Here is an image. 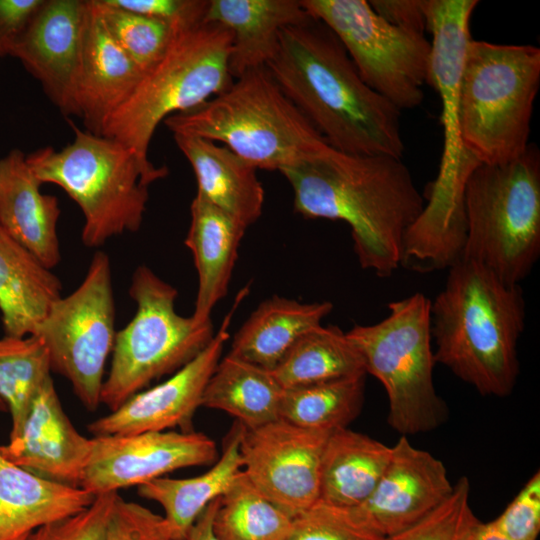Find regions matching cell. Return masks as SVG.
Returning a JSON list of instances; mask_svg holds the SVG:
<instances>
[{
    "mask_svg": "<svg viewBox=\"0 0 540 540\" xmlns=\"http://www.w3.org/2000/svg\"><path fill=\"white\" fill-rule=\"evenodd\" d=\"M280 173L297 214L348 224L362 269L382 278L399 269L406 233L425 205L402 158L327 146Z\"/></svg>",
    "mask_w": 540,
    "mask_h": 540,
    "instance_id": "1",
    "label": "cell"
},
{
    "mask_svg": "<svg viewBox=\"0 0 540 540\" xmlns=\"http://www.w3.org/2000/svg\"><path fill=\"white\" fill-rule=\"evenodd\" d=\"M266 68L330 147L402 158L401 111L363 81L342 43L322 21L311 16L283 28Z\"/></svg>",
    "mask_w": 540,
    "mask_h": 540,
    "instance_id": "2",
    "label": "cell"
},
{
    "mask_svg": "<svg viewBox=\"0 0 540 540\" xmlns=\"http://www.w3.org/2000/svg\"><path fill=\"white\" fill-rule=\"evenodd\" d=\"M525 318L520 285L460 259L430 305L435 362L481 395L506 397L519 375L517 344Z\"/></svg>",
    "mask_w": 540,
    "mask_h": 540,
    "instance_id": "3",
    "label": "cell"
},
{
    "mask_svg": "<svg viewBox=\"0 0 540 540\" xmlns=\"http://www.w3.org/2000/svg\"><path fill=\"white\" fill-rule=\"evenodd\" d=\"M74 139L60 151L38 149L26 156L41 184L62 188L84 217L81 240L97 248L140 229L151 183L168 174L165 166L144 164L121 142L72 125Z\"/></svg>",
    "mask_w": 540,
    "mask_h": 540,
    "instance_id": "4",
    "label": "cell"
},
{
    "mask_svg": "<svg viewBox=\"0 0 540 540\" xmlns=\"http://www.w3.org/2000/svg\"><path fill=\"white\" fill-rule=\"evenodd\" d=\"M163 122L173 134L224 143L256 169L280 172L329 146L266 67L245 72L224 92Z\"/></svg>",
    "mask_w": 540,
    "mask_h": 540,
    "instance_id": "5",
    "label": "cell"
},
{
    "mask_svg": "<svg viewBox=\"0 0 540 540\" xmlns=\"http://www.w3.org/2000/svg\"><path fill=\"white\" fill-rule=\"evenodd\" d=\"M540 86V49L471 39L459 102L462 148L479 164H502L528 149Z\"/></svg>",
    "mask_w": 540,
    "mask_h": 540,
    "instance_id": "6",
    "label": "cell"
},
{
    "mask_svg": "<svg viewBox=\"0 0 540 540\" xmlns=\"http://www.w3.org/2000/svg\"><path fill=\"white\" fill-rule=\"evenodd\" d=\"M231 44V32L218 23L201 20L178 25L163 56L108 118L100 135L121 142L144 164H153L148 150L158 125L200 106L233 83Z\"/></svg>",
    "mask_w": 540,
    "mask_h": 540,
    "instance_id": "7",
    "label": "cell"
},
{
    "mask_svg": "<svg viewBox=\"0 0 540 540\" xmlns=\"http://www.w3.org/2000/svg\"><path fill=\"white\" fill-rule=\"evenodd\" d=\"M461 259L509 284L528 277L540 256V152L530 144L515 160L478 164L464 186Z\"/></svg>",
    "mask_w": 540,
    "mask_h": 540,
    "instance_id": "8",
    "label": "cell"
},
{
    "mask_svg": "<svg viewBox=\"0 0 540 540\" xmlns=\"http://www.w3.org/2000/svg\"><path fill=\"white\" fill-rule=\"evenodd\" d=\"M431 300L417 292L388 304L378 323L346 332L362 356L366 374L383 385L388 424L401 436L433 431L446 422L448 407L434 386Z\"/></svg>",
    "mask_w": 540,
    "mask_h": 540,
    "instance_id": "9",
    "label": "cell"
},
{
    "mask_svg": "<svg viewBox=\"0 0 540 540\" xmlns=\"http://www.w3.org/2000/svg\"><path fill=\"white\" fill-rule=\"evenodd\" d=\"M129 295L136 312L116 332L110 370L100 395V404L110 411L154 380L185 366L215 334L211 321L198 323L192 316L177 313V289L148 266L140 265L133 272Z\"/></svg>",
    "mask_w": 540,
    "mask_h": 540,
    "instance_id": "10",
    "label": "cell"
},
{
    "mask_svg": "<svg viewBox=\"0 0 540 540\" xmlns=\"http://www.w3.org/2000/svg\"><path fill=\"white\" fill-rule=\"evenodd\" d=\"M337 36L363 81L399 111L418 107L429 80L431 43L381 18L365 0H301Z\"/></svg>",
    "mask_w": 540,
    "mask_h": 540,
    "instance_id": "11",
    "label": "cell"
},
{
    "mask_svg": "<svg viewBox=\"0 0 540 540\" xmlns=\"http://www.w3.org/2000/svg\"><path fill=\"white\" fill-rule=\"evenodd\" d=\"M111 264L104 251L91 258L81 284L56 300L34 335L47 347L51 370L64 376L89 410L100 405L108 356L115 340Z\"/></svg>",
    "mask_w": 540,
    "mask_h": 540,
    "instance_id": "12",
    "label": "cell"
},
{
    "mask_svg": "<svg viewBox=\"0 0 540 540\" xmlns=\"http://www.w3.org/2000/svg\"><path fill=\"white\" fill-rule=\"evenodd\" d=\"M330 433L280 418L244 427L242 471L264 497L295 518L319 501L321 458Z\"/></svg>",
    "mask_w": 540,
    "mask_h": 540,
    "instance_id": "13",
    "label": "cell"
},
{
    "mask_svg": "<svg viewBox=\"0 0 540 540\" xmlns=\"http://www.w3.org/2000/svg\"><path fill=\"white\" fill-rule=\"evenodd\" d=\"M477 0H426L427 30L432 35L429 80L441 101L444 131L443 154L429 193L454 200L462 196L467 177L476 161L462 148L459 136L460 89L470 19Z\"/></svg>",
    "mask_w": 540,
    "mask_h": 540,
    "instance_id": "14",
    "label": "cell"
},
{
    "mask_svg": "<svg viewBox=\"0 0 540 540\" xmlns=\"http://www.w3.org/2000/svg\"><path fill=\"white\" fill-rule=\"evenodd\" d=\"M218 459L215 442L195 431H150L92 438L80 487L95 496L140 486L177 469Z\"/></svg>",
    "mask_w": 540,
    "mask_h": 540,
    "instance_id": "15",
    "label": "cell"
},
{
    "mask_svg": "<svg viewBox=\"0 0 540 540\" xmlns=\"http://www.w3.org/2000/svg\"><path fill=\"white\" fill-rule=\"evenodd\" d=\"M245 287L238 294L228 314L209 344L190 362L164 382L142 390L88 425L94 436L130 435L150 431L181 428L193 431L192 419L201 407L204 389L221 359L229 339V327L243 297Z\"/></svg>",
    "mask_w": 540,
    "mask_h": 540,
    "instance_id": "16",
    "label": "cell"
},
{
    "mask_svg": "<svg viewBox=\"0 0 540 540\" xmlns=\"http://www.w3.org/2000/svg\"><path fill=\"white\" fill-rule=\"evenodd\" d=\"M453 486L440 459L401 436L371 495L350 509L368 527L389 538L440 506Z\"/></svg>",
    "mask_w": 540,
    "mask_h": 540,
    "instance_id": "17",
    "label": "cell"
},
{
    "mask_svg": "<svg viewBox=\"0 0 540 540\" xmlns=\"http://www.w3.org/2000/svg\"><path fill=\"white\" fill-rule=\"evenodd\" d=\"M85 11L86 0H45L9 53L68 115H76Z\"/></svg>",
    "mask_w": 540,
    "mask_h": 540,
    "instance_id": "18",
    "label": "cell"
},
{
    "mask_svg": "<svg viewBox=\"0 0 540 540\" xmlns=\"http://www.w3.org/2000/svg\"><path fill=\"white\" fill-rule=\"evenodd\" d=\"M92 438L80 434L65 413L52 377L34 398L19 432L0 446L12 463L43 478L80 487Z\"/></svg>",
    "mask_w": 540,
    "mask_h": 540,
    "instance_id": "19",
    "label": "cell"
},
{
    "mask_svg": "<svg viewBox=\"0 0 540 540\" xmlns=\"http://www.w3.org/2000/svg\"><path fill=\"white\" fill-rule=\"evenodd\" d=\"M144 73L106 28L95 0H86L82 51L76 84V116L99 134L130 97Z\"/></svg>",
    "mask_w": 540,
    "mask_h": 540,
    "instance_id": "20",
    "label": "cell"
},
{
    "mask_svg": "<svg viewBox=\"0 0 540 540\" xmlns=\"http://www.w3.org/2000/svg\"><path fill=\"white\" fill-rule=\"evenodd\" d=\"M41 183L19 149L0 158V226L48 269L61 261L58 199Z\"/></svg>",
    "mask_w": 540,
    "mask_h": 540,
    "instance_id": "21",
    "label": "cell"
},
{
    "mask_svg": "<svg viewBox=\"0 0 540 540\" xmlns=\"http://www.w3.org/2000/svg\"><path fill=\"white\" fill-rule=\"evenodd\" d=\"M310 18L301 0H210L203 20L231 32L229 71L237 79L268 65L277 52L283 28Z\"/></svg>",
    "mask_w": 540,
    "mask_h": 540,
    "instance_id": "22",
    "label": "cell"
},
{
    "mask_svg": "<svg viewBox=\"0 0 540 540\" xmlns=\"http://www.w3.org/2000/svg\"><path fill=\"white\" fill-rule=\"evenodd\" d=\"M173 136L193 168L197 194L245 227L255 223L262 215L265 198L257 169L211 140L183 134Z\"/></svg>",
    "mask_w": 540,
    "mask_h": 540,
    "instance_id": "23",
    "label": "cell"
},
{
    "mask_svg": "<svg viewBox=\"0 0 540 540\" xmlns=\"http://www.w3.org/2000/svg\"><path fill=\"white\" fill-rule=\"evenodd\" d=\"M185 245L191 250L198 275L194 312L198 323L211 321V312L227 294L238 248L247 227L201 195L193 198Z\"/></svg>",
    "mask_w": 540,
    "mask_h": 540,
    "instance_id": "24",
    "label": "cell"
},
{
    "mask_svg": "<svg viewBox=\"0 0 540 540\" xmlns=\"http://www.w3.org/2000/svg\"><path fill=\"white\" fill-rule=\"evenodd\" d=\"M96 496L43 478L0 454V540H14L77 514Z\"/></svg>",
    "mask_w": 540,
    "mask_h": 540,
    "instance_id": "25",
    "label": "cell"
},
{
    "mask_svg": "<svg viewBox=\"0 0 540 540\" xmlns=\"http://www.w3.org/2000/svg\"><path fill=\"white\" fill-rule=\"evenodd\" d=\"M60 279L0 226V313L4 335H34L62 295Z\"/></svg>",
    "mask_w": 540,
    "mask_h": 540,
    "instance_id": "26",
    "label": "cell"
},
{
    "mask_svg": "<svg viewBox=\"0 0 540 540\" xmlns=\"http://www.w3.org/2000/svg\"><path fill=\"white\" fill-rule=\"evenodd\" d=\"M328 301L303 303L273 296L251 313L233 337L230 355L272 371L298 339L332 311Z\"/></svg>",
    "mask_w": 540,
    "mask_h": 540,
    "instance_id": "27",
    "label": "cell"
},
{
    "mask_svg": "<svg viewBox=\"0 0 540 540\" xmlns=\"http://www.w3.org/2000/svg\"><path fill=\"white\" fill-rule=\"evenodd\" d=\"M392 447L360 432L341 428L325 443L320 468V501L342 508L362 504L385 471Z\"/></svg>",
    "mask_w": 540,
    "mask_h": 540,
    "instance_id": "28",
    "label": "cell"
},
{
    "mask_svg": "<svg viewBox=\"0 0 540 540\" xmlns=\"http://www.w3.org/2000/svg\"><path fill=\"white\" fill-rule=\"evenodd\" d=\"M244 426L236 422L226 437L222 455L205 473L190 478L160 477L138 486L140 497L158 503L165 512L173 540H185L203 510L222 496L242 470L240 441Z\"/></svg>",
    "mask_w": 540,
    "mask_h": 540,
    "instance_id": "29",
    "label": "cell"
},
{
    "mask_svg": "<svg viewBox=\"0 0 540 540\" xmlns=\"http://www.w3.org/2000/svg\"><path fill=\"white\" fill-rule=\"evenodd\" d=\"M283 392L272 371L228 353L208 380L201 406L224 411L252 429L279 419Z\"/></svg>",
    "mask_w": 540,
    "mask_h": 540,
    "instance_id": "30",
    "label": "cell"
},
{
    "mask_svg": "<svg viewBox=\"0 0 540 540\" xmlns=\"http://www.w3.org/2000/svg\"><path fill=\"white\" fill-rule=\"evenodd\" d=\"M283 389L366 375L361 354L337 326L304 333L272 370Z\"/></svg>",
    "mask_w": 540,
    "mask_h": 540,
    "instance_id": "31",
    "label": "cell"
},
{
    "mask_svg": "<svg viewBox=\"0 0 540 540\" xmlns=\"http://www.w3.org/2000/svg\"><path fill=\"white\" fill-rule=\"evenodd\" d=\"M364 382L365 375L284 389L279 418L306 429L347 428L361 411Z\"/></svg>",
    "mask_w": 540,
    "mask_h": 540,
    "instance_id": "32",
    "label": "cell"
},
{
    "mask_svg": "<svg viewBox=\"0 0 540 540\" xmlns=\"http://www.w3.org/2000/svg\"><path fill=\"white\" fill-rule=\"evenodd\" d=\"M293 518L264 497L241 470L220 497L213 530L220 540H285Z\"/></svg>",
    "mask_w": 540,
    "mask_h": 540,
    "instance_id": "33",
    "label": "cell"
},
{
    "mask_svg": "<svg viewBox=\"0 0 540 540\" xmlns=\"http://www.w3.org/2000/svg\"><path fill=\"white\" fill-rule=\"evenodd\" d=\"M51 371L47 347L39 336L0 338V398L11 416L9 438L21 429Z\"/></svg>",
    "mask_w": 540,
    "mask_h": 540,
    "instance_id": "34",
    "label": "cell"
},
{
    "mask_svg": "<svg viewBox=\"0 0 540 540\" xmlns=\"http://www.w3.org/2000/svg\"><path fill=\"white\" fill-rule=\"evenodd\" d=\"M95 2L113 39L144 74L163 56L180 25L123 10L105 0Z\"/></svg>",
    "mask_w": 540,
    "mask_h": 540,
    "instance_id": "35",
    "label": "cell"
},
{
    "mask_svg": "<svg viewBox=\"0 0 540 540\" xmlns=\"http://www.w3.org/2000/svg\"><path fill=\"white\" fill-rule=\"evenodd\" d=\"M479 521L471 508L470 483L464 476L440 506L387 540H469Z\"/></svg>",
    "mask_w": 540,
    "mask_h": 540,
    "instance_id": "36",
    "label": "cell"
},
{
    "mask_svg": "<svg viewBox=\"0 0 540 540\" xmlns=\"http://www.w3.org/2000/svg\"><path fill=\"white\" fill-rule=\"evenodd\" d=\"M285 540H387L363 523L350 508L316 502L293 518Z\"/></svg>",
    "mask_w": 540,
    "mask_h": 540,
    "instance_id": "37",
    "label": "cell"
},
{
    "mask_svg": "<svg viewBox=\"0 0 540 540\" xmlns=\"http://www.w3.org/2000/svg\"><path fill=\"white\" fill-rule=\"evenodd\" d=\"M118 496V492L97 495L81 512L39 527L25 540H102Z\"/></svg>",
    "mask_w": 540,
    "mask_h": 540,
    "instance_id": "38",
    "label": "cell"
},
{
    "mask_svg": "<svg viewBox=\"0 0 540 540\" xmlns=\"http://www.w3.org/2000/svg\"><path fill=\"white\" fill-rule=\"evenodd\" d=\"M102 540H173L164 516L118 496Z\"/></svg>",
    "mask_w": 540,
    "mask_h": 540,
    "instance_id": "39",
    "label": "cell"
},
{
    "mask_svg": "<svg viewBox=\"0 0 540 540\" xmlns=\"http://www.w3.org/2000/svg\"><path fill=\"white\" fill-rule=\"evenodd\" d=\"M490 524L511 540H537L540 532V472L522 489Z\"/></svg>",
    "mask_w": 540,
    "mask_h": 540,
    "instance_id": "40",
    "label": "cell"
},
{
    "mask_svg": "<svg viewBox=\"0 0 540 540\" xmlns=\"http://www.w3.org/2000/svg\"><path fill=\"white\" fill-rule=\"evenodd\" d=\"M108 4L136 14L171 24L196 23L203 20L205 0H105Z\"/></svg>",
    "mask_w": 540,
    "mask_h": 540,
    "instance_id": "41",
    "label": "cell"
},
{
    "mask_svg": "<svg viewBox=\"0 0 540 540\" xmlns=\"http://www.w3.org/2000/svg\"><path fill=\"white\" fill-rule=\"evenodd\" d=\"M45 0H0V56L9 55Z\"/></svg>",
    "mask_w": 540,
    "mask_h": 540,
    "instance_id": "42",
    "label": "cell"
},
{
    "mask_svg": "<svg viewBox=\"0 0 540 540\" xmlns=\"http://www.w3.org/2000/svg\"><path fill=\"white\" fill-rule=\"evenodd\" d=\"M373 10L398 28L423 33L427 30L426 0H371Z\"/></svg>",
    "mask_w": 540,
    "mask_h": 540,
    "instance_id": "43",
    "label": "cell"
},
{
    "mask_svg": "<svg viewBox=\"0 0 540 540\" xmlns=\"http://www.w3.org/2000/svg\"><path fill=\"white\" fill-rule=\"evenodd\" d=\"M220 497L214 499L203 510L189 529L185 540H220L213 530V519L220 502Z\"/></svg>",
    "mask_w": 540,
    "mask_h": 540,
    "instance_id": "44",
    "label": "cell"
},
{
    "mask_svg": "<svg viewBox=\"0 0 540 540\" xmlns=\"http://www.w3.org/2000/svg\"><path fill=\"white\" fill-rule=\"evenodd\" d=\"M469 540H511L499 533L490 522H478L474 527Z\"/></svg>",
    "mask_w": 540,
    "mask_h": 540,
    "instance_id": "45",
    "label": "cell"
},
{
    "mask_svg": "<svg viewBox=\"0 0 540 540\" xmlns=\"http://www.w3.org/2000/svg\"><path fill=\"white\" fill-rule=\"evenodd\" d=\"M0 411H7V407L1 398H0Z\"/></svg>",
    "mask_w": 540,
    "mask_h": 540,
    "instance_id": "46",
    "label": "cell"
},
{
    "mask_svg": "<svg viewBox=\"0 0 540 540\" xmlns=\"http://www.w3.org/2000/svg\"><path fill=\"white\" fill-rule=\"evenodd\" d=\"M27 535H28V534H27ZM27 535L21 536V537H19V538L14 539V540H25V538H26Z\"/></svg>",
    "mask_w": 540,
    "mask_h": 540,
    "instance_id": "47",
    "label": "cell"
}]
</instances>
